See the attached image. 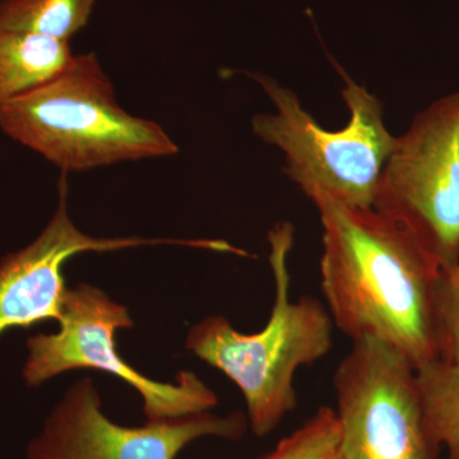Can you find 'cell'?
I'll return each instance as SVG.
<instances>
[{"instance_id": "1", "label": "cell", "mask_w": 459, "mask_h": 459, "mask_svg": "<svg viewBox=\"0 0 459 459\" xmlns=\"http://www.w3.org/2000/svg\"><path fill=\"white\" fill-rule=\"evenodd\" d=\"M312 201L323 226L320 282L333 325L352 342L389 344L415 369L440 359L442 263L373 207Z\"/></svg>"}, {"instance_id": "2", "label": "cell", "mask_w": 459, "mask_h": 459, "mask_svg": "<svg viewBox=\"0 0 459 459\" xmlns=\"http://www.w3.org/2000/svg\"><path fill=\"white\" fill-rule=\"evenodd\" d=\"M274 279V303L264 328L241 333L225 316H208L190 328L186 347L222 371L240 389L247 418L256 437L280 427L298 406L296 371L319 361L332 349L333 320L313 296L290 299L289 255L294 229L283 222L268 235Z\"/></svg>"}, {"instance_id": "3", "label": "cell", "mask_w": 459, "mask_h": 459, "mask_svg": "<svg viewBox=\"0 0 459 459\" xmlns=\"http://www.w3.org/2000/svg\"><path fill=\"white\" fill-rule=\"evenodd\" d=\"M0 129L63 174L179 152L160 124L120 107L95 53L74 56L50 83L0 105Z\"/></svg>"}, {"instance_id": "4", "label": "cell", "mask_w": 459, "mask_h": 459, "mask_svg": "<svg viewBox=\"0 0 459 459\" xmlns=\"http://www.w3.org/2000/svg\"><path fill=\"white\" fill-rule=\"evenodd\" d=\"M247 74L276 110L255 115L253 133L279 148L286 174L305 195L350 207H373L380 175L397 142L386 129L382 102L342 72V96L351 117L341 131H325L301 107L294 91L258 72Z\"/></svg>"}, {"instance_id": "5", "label": "cell", "mask_w": 459, "mask_h": 459, "mask_svg": "<svg viewBox=\"0 0 459 459\" xmlns=\"http://www.w3.org/2000/svg\"><path fill=\"white\" fill-rule=\"evenodd\" d=\"M57 333L36 334L27 340L29 356L23 377L38 386L51 377L75 369L107 371L132 385L143 398L147 421H164L210 412L219 398L192 371H180L177 383H160L142 376L117 352L115 334L133 328L128 309L98 287L81 283L68 289Z\"/></svg>"}, {"instance_id": "6", "label": "cell", "mask_w": 459, "mask_h": 459, "mask_svg": "<svg viewBox=\"0 0 459 459\" xmlns=\"http://www.w3.org/2000/svg\"><path fill=\"white\" fill-rule=\"evenodd\" d=\"M374 210L410 230L448 271L459 253V91L416 115L386 160Z\"/></svg>"}, {"instance_id": "7", "label": "cell", "mask_w": 459, "mask_h": 459, "mask_svg": "<svg viewBox=\"0 0 459 459\" xmlns=\"http://www.w3.org/2000/svg\"><path fill=\"white\" fill-rule=\"evenodd\" d=\"M344 459H440L425 424L416 369L380 341L352 342L333 377Z\"/></svg>"}, {"instance_id": "8", "label": "cell", "mask_w": 459, "mask_h": 459, "mask_svg": "<svg viewBox=\"0 0 459 459\" xmlns=\"http://www.w3.org/2000/svg\"><path fill=\"white\" fill-rule=\"evenodd\" d=\"M249 421L240 411L147 421L138 428L105 415L90 377L78 380L51 411L44 429L27 446L29 459H177L190 443L213 437L238 442Z\"/></svg>"}, {"instance_id": "9", "label": "cell", "mask_w": 459, "mask_h": 459, "mask_svg": "<svg viewBox=\"0 0 459 459\" xmlns=\"http://www.w3.org/2000/svg\"><path fill=\"white\" fill-rule=\"evenodd\" d=\"M57 207L47 228L30 246L0 262V336L12 328H30L44 320L62 322L68 287L63 265L84 252H114L143 246L204 247V241L174 238H95L81 231L68 212V180L57 181Z\"/></svg>"}, {"instance_id": "10", "label": "cell", "mask_w": 459, "mask_h": 459, "mask_svg": "<svg viewBox=\"0 0 459 459\" xmlns=\"http://www.w3.org/2000/svg\"><path fill=\"white\" fill-rule=\"evenodd\" d=\"M71 41L33 32H0V105L50 83L74 62Z\"/></svg>"}, {"instance_id": "11", "label": "cell", "mask_w": 459, "mask_h": 459, "mask_svg": "<svg viewBox=\"0 0 459 459\" xmlns=\"http://www.w3.org/2000/svg\"><path fill=\"white\" fill-rule=\"evenodd\" d=\"M416 379L429 433L446 449V459H459V359L421 365Z\"/></svg>"}, {"instance_id": "12", "label": "cell", "mask_w": 459, "mask_h": 459, "mask_svg": "<svg viewBox=\"0 0 459 459\" xmlns=\"http://www.w3.org/2000/svg\"><path fill=\"white\" fill-rule=\"evenodd\" d=\"M96 0H0V32H33L71 41L89 23Z\"/></svg>"}, {"instance_id": "13", "label": "cell", "mask_w": 459, "mask_h": 459, "mask_svg": "<svg viewBox=\"0 0 459 459\" xmlns=\"http://www.w3.org/2000/svg\"><path fill=\"white\" fill-rule=\"evenodd\" d=\"M336 411L320 407L294 433L283 437L273 451L259 459H320L340 446Z\"/></svg>"}, {"instance_id": "14", "label": "cell", "mask_w": 459, "mask_h": 459, "mask_svg": "<svg viewBox=\"0 0 459 459\" xmlns=\"http://www.w3.org/2000/svg\"><path fill=\"white\" fill-rule=\"evenodd\" d=\"M440 359H459V253L455 265L443 272L437 296Z\"/></svg>"}, {"instance_id": "15", "label": "cell", "mask_w": 459, "mask_h": 459, "mask_svg": "<svg viewBox=\"0 0 459 459\" xmlns=\"http://www.w3.org/2000/svg\"><path fill=\"white\" fill-rule=\"evenodd\" d=\"M320 459H344L342 453H341L340 448L333 449V451H331L327 453V455H323Z\"/></svg>"}]
</instances>
